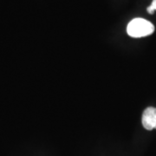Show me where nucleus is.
Instances as JSON below:
<instances>
[{
	"mask_svg": "<svg viewBox=\"0 0 156 156\" xmlns=\"http://www.w3.org/2000/svg\"><path fill=\"white\" fill-rule=\"evenodd\" d=\"M154 31V24L144 18H134L131 20L127 27L128 36L134 38L150 36Z\"/></svg>",
	"mask_w": 156,
	"mask_h": 156,
	"instance_id": "obj_1",
	"label": "nucleus"
},
{
	"mask_svg": "<svg viewBox=\"0 0 156 156\" xmlns=\"http://www.w3.org/2000/svg\"><path fill=\"white\" fill-rule=\"evenodd\" d=\"M141 122L144 128L147 130L156 129V108L153 107L147 108L143 114Z\"/></svg>",
	"mask_w": 156,
	"mask_h": 156,
	"instance_id": "obj_2",
	"label": "nucleus"
},
{
	"mask_svg": "<svg viewBox=\"0 0 156 156\" xmlns=\"http://www.w3.org/2000/svg\"><path fill=\"white\" fill-rule=\"evenodd\" d=\"M147 11L149 14H154V12L156 11V0H153L151 5L149 7H147Z\"/></svg>",
	"mask_w": 156,
	"mask_h": 156,
	"instance_id": "obj_3",
	"label": "nucleus"
}]
</instances>
